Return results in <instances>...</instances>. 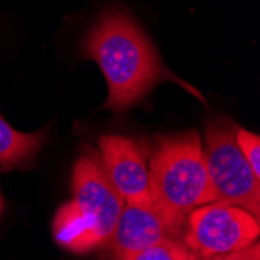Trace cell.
I'll use <instances>...</instances> for the list:
<instances>
[{
  "label": "cell",
  "instance_id": "6da1fadb",
  "mask_svg": "<svg viewBox=\"0 0 260 260\" xmlns=\"http://www.w3.org/2000/svg\"><path fill=\"white\" fill-rule=\"evenodd\" d=\"M81 55L100 66L109 90L105 108L114 112L128 111L157 83L167 80L203 99L165 67L150 38L120 7L112 5L100 14L81 42Z\"/></svg>",
  "mask_w": 260,
  "mask_h": 260
},
{
  "label": "cell",
  "instance_id": "7a4b0ae2",
  "mask_svg": "<svg viewBox=\"0 0 260 260\" xmlns=\"http://www.w3.org/2000/svg\"><path fill=\"white\" fill-rule=\"evenodd\" d=\"M148 164L151 204L181 234L192 210L215 201L198 131L156 136Z\"/></svg>",
  "mask_w": 260,
  "mask_h": 260
},
{
  "label": "cell",
  "instance_id": "3957f363",
  "mask_svg": "<svg viewBox=\"0 0 260 260\" xmlns=\"http://www.w3.org/2000/svg\"><path fill=\"white\" fill-rule=\"evenodd\" d=\"M125 201L109 181L100 154L87 148L75 162L72 198L53 217V237L72 252L105 246L119 220Z\"/></svg>",
  "mask_w": 260,
  "mask_h": 260
},
{
  "label": "cell",
  "instance_id": "277c9868",
  "mask_svg": "<svg viewBox=\"0 0 260 260\" xmlns=\"http://www.w3.org/2000/svg\"><path fill=\"white\" fill-rule=\"evenodd\" d=\"M237 125L226 117L209 122L203 145L215 201L239 206L260 215V178H257L235 140Z\"/></svg>",
  "mask_w": 260,
  "mask_h": 260
},
{
  "label": "cell",
  "instance_id": "5b68a950",
  "mask_svg": "<svg viewBox=\"0 0 260 260\" xmlns=\"http://www.w3.org/2000/svg\"><path fill=\"white\" fill-rule=\"evenodd\" d=\"M182 242L200 260L245 249L258 239V218L248 210L212 201L192 210L185 218Z\"/></svg>",
  "mask_w": 260,
  "mask_h": 260
},
{
  "label": "cell",
  "instance_id": "8992f818",
  "mask_svg": "<svg viewBox=\"0 0 260 260\" xmlns=\"http://www.w3.org/2000/svg\"><path fill=\"white\" fill-rule=\"evenodd\" d=\"M106 175L125 203H151L148 167L140 145L129 137L108 134L99 140Z\"/></svg>",
  "mask_w": 260,
  "mask_h": 260
},
{
  "label": "cell",
  "instance_id": "52a82bcc",
  "mask_svg": "<svg viewBox=\"0 0 260 260\" xmlns=\"http://www.w3.org/2000/svg\"><path fill=\"white\" fill-rule=\"evenodd\" d=\"M178 235L151 203H125L105 246L119 260H125L165 239H178Z\"/></svg>",
  "mask_w": 260,
  "mask_h": 260
},
{
  "label": "cell",
  "instance_id": "ba28073f",
  "mask_svg": "<svg viewBox=\"0 0 260 260\" xmlns=\"http://www.w3.org/2000/svg\"><path fill=\"white\" fill-rule=\"evenodd\" d=\"M44 140V131H17L0 115V167L2 170L20 167L39 151Z\"/></svg>",
  "mask_w": 260,
  "mask_h": 260
},
{
  "label": "cell",
  "instance_id": "9c48e42d",
  "mask_svg": "<svg viewBox=\"0 0 260 260\" xmlns=\"http://www.w3.org/2000/svg\"><path fill=\"white\" fill-rule=\"evenodd\" d=\"M125 260H200L198 255L182 240L176 237L165 239L153 246L131 254Z\"/></svg>",
  "mask_w": 260,
  "mask_h": 260
},
{
  "label": "cell",
  "instance_id": "30bf717a",
  "mask_svg": "<svg viewBox=\"0 0 260 260\" xmlns=\"http://www.w3.org/2000/svg\"><path fill=\"white\" fill-rule=\"evenodd\" d=\"M235 140H237V145L242 154L245 156V159L248 160L254 175L260 178V137L258 134L237 126Z\"/></svg>",
  "mask_w": 260,
  "mask_h": 260
},
{
  "label": "cell",
  "instance_id": "8fae6325",
  "mask_svg": "<svg viewBox=\"0 0 260 260\" xmlns=\"http://www.w3.org/2000/svg\"><path fill=\"white\" fill-rule=\"evenodd\" d=\"M203 260H260V245L255 242L245 249L229 252V254L215 255V257H210V258H203Z\"/></svg>",
  "mask_w": 260,
  "mask_h": 260
},
{
  "label": "cell",
  "instance_id": "7c38bea8",
  "mask_svg": "<svg viewBox=\"0 0 260 260\" xmlns=\"http://www.w3.org/2000/svg\"><path fill=\"white\" fill-rule=\"evenodd\" d=\"M2 209H4V200H2V192H0V214H2Z\"/></svg>",
  "mask_w": 260,
  "mask_h": 260
}]
</instances>
